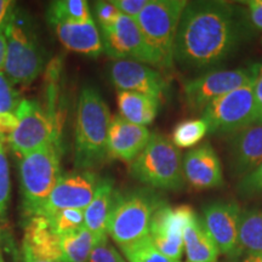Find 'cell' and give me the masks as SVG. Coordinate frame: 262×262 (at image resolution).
Instances as JSON below:
<instances>
[{"mask_svg": "<svg viewBox=\"0 0 262 262\" xmlns=\"http://www.w3.org/2000/svg\"><path fill=\"white\" fill-rule=\"evenodd\" d=\"M245 12L227 2L187 3L175 41V64L189 72H211L225 64L251 34Z\"/></svg>", "mask_w": 262, "mask_h": 262, "instance_id": "obj_1", "label": "cell"}, {"mask_svg": "<svg viewBox=\"0 0 262 262\" xmlns=\"http://www.w3.org/2000/svg\"><path fill=\"white\" fill-rule=\"evenodd\" d=\"M111 113L100 91L85 86L78 98L74 124L73 163L77 170H94L102 166L108 157V130Z\"/></svg>", "mask_w": 262, "mask_h": 262, "instance_id": "obj_2", "label": "cell"}, {"mask_svg": "<svg viewBox=\"0 0 262 262\" xmlns=\"http://www.w3.org/2000/svg\"><path fill=\"white\" fill-rule=\"evenodd\" d=\"M62 142L17 157L21 208L25 219L38 214L62 176Z\"/></svg>", "mask_w": 262, "mask_h": 262, "instance_id": "obj_3", "label": "cell"}, {"mask_svg": "<svg viewBox=\"0 0 262 262\" xmlns=\"http://www.w3.org/2000/svg\"><path fill=\"white\" fill-rule=\"evenodd\" d=\"M130 175L146 187L181 191L185 186L183 157L171 139L155 133L142 152L130 163Z\"/></svg>", "mask_w": 262, "mask_h": 262, "instance_id": "obj_4", "label": "cell"}, {"mask_svg": "<svg viewBox=\"0 0 262 262\" xmlns=\"http://www.w3.org/2000/svg\"><path fill=\"white\" fill-rule=\"evenodd\" d=\"M163 202V196L148 187L117 191L108 222V235L120 249L147 238L152 216Z\"/></svg>", "mask_w": 262, "mask_h": 262, "instance_id": "obj_5", "label": "cell"}, {"mask_svg": "<svg viewBox=\"0 0 262 262\" xmlns=\"http://www.w3.org/2000/svg\"><path fill=\"white\" fill-rule=\"evenodd\" d=\"M186 0H149L136 22L158 70L170 71L175 66V41Z\"/></svg>", "mask_w": 262, "mask_h": 262, "instance_id": "obj_6", "label": "cell"}, {"mask_svg": "<svg viewBox=\"0 0 262 262\" xmlns=\"http://www.w3.org/2000/svg\"><path fill=\"white\" fill-rule=\"evenodd\" d=\"M5 37L6 57L3 72L15 86L27 88L44 71L47 63L44 48L18 9L5 29Z\"/></svg>", "mask_w": 262, "mask_h": 262, "instance_id": "obj_7", "label": "cell"}, {"mask_svg": "<svg viewBox=\"0 0 262 262\" xmlns=\"http://www.w3.org/2000/svg\"><path fill=\"white\" fill-rule=\"evenodd\" d=\"M15 114L17 117V126L9 145L17 157L27 155L49 143L62 142L61 124L52 118L39 101L22 98Z\"/></svg>", "mask_w": 262, "mask_h": 262, "instance_id": "obj_8", "label": "cell"}, {"mask_svg": "<svg viewBox=\"0 0 262 262\" xmlns=\"http://www.w3.org/2000/svg\"><path fill=\"white\" fill-rule=\"evenodd\" d=\"M254 83L235 89L209 103L202 112L209 133L233 135L257 123Z\"/></svg>", "mask_w": 262, "mask_h": 262, "instance_id": "obj_9", "label": "cell"}, {"mask_svg": "<svg viewBox=\"0 0 262 262\" xmlns=\"http://www.w3.org/2000/svg\"><path fill=\"white\" fill-rule=\"evenodd\" d=\"M260 67L261 63H251L233 70H216L185 81L183 98L186 106L193 112L202 113L212 101L256 80Z\"/></svg>", "mask_w": 262, "mask_h": 262, "instance_id": "obj_10", "label": "cell"}, {"mask_svg": "<svg viewBox=\"0 0 262 262\" xmlns=\"http://www.w3.org/2000/svg\"><path fill=\"white\" fill-rule=\"evenodd\" d=\"M101 179L93 170H74L62 173L37 215L49 217L66 209L85 210L94 199Z\"/></svg>", "mask_w": 262, "mask_h": 262, "instance_id": "obj_11", "label": "cell"}, {"mask_svg": "<svg viewBox=\"0 0 262 262\" xmlns=\"http://www.w3.org/2000/svg\"><path fill=\"white\" fill-rule=\"evenodd\" d=\"M104 52L116 60L135 61L158 68L136 19L120 15L110 28L101 31Z\"/></svg>", "mask_w": 262, "mask_h": 262, "instance_id": "obj_12", "label": "cell"}, {"mask_svg": "<svg viewBox=\"0 0 262 262\" xmlns=\"http://www.w3.org/2000/svg\"><path fill=\"white\" fill-rule=\"evenodd\" d=\"M242 208L235 201H215L203 206V224L219 253L231 260L241 256L239 224Z\"/></svg>", "mask_w": 262, "mask_h": 262, "instance_id": "obj_13", "label": "cell"}, {"mask_svg": "<svg viewBox=\"0 0 262 262\" xmlns=\"http://www.w3.org/2000/svg\"><path fill=\"white\" fill-rule=\"evenodd\" d=\"M108 77L118 91L147 95L159 102L169 91V81L150 66L135 61L116 60L108 67Z\"/></svg>", "mask_w": 262, "mask_h": 262, "instance_id": "obj_14", "label": "cell"}, {"mask_svg": "<svg viewBox=\"0 0 262 262\" xmlns=\"http://www.w3.org/2000/svg\"><path fill=\"white\" fill-rule=\"evenodd\" d=\"M189 205L172 208L164 201L152 216L149 225V239L166 257L181 261L183 254V227Z\"/></svg>", "mask_w": 262, "mask_h": 262, "instance_id": "obj_15", "label": "cell"}, {"mask_svg": "<svg viewBox=\"0 0 262 262\" xmlns=\"http://www.w3.org/2000/svg\"><path fill=\"white\" fill-rule=\"evenodd\" d=\"M183 176L198 191L220 188L225 185L221 160L209 142L189 149L183 157Z\"/></svg>", "mask_w": 262, "mask_h": 262, "instance_id": "obj_16", "label": "cell"}, {"mask_svg": "<svg viewBox=\"0 0 262 262\" xmlns=\"http://www.w3.org/2000/svg\"><path fill=\"white\" fill-rule=\"evenodd\" d=\"M262 163V123H255L229 136L228 164L231 173L241 180Z\"/></svg>", "mask_w": 262, "mask_h": 262, "instance_id": "obj_17", "label": "cell"}, {"mask_svg": "<svg viewBox=\"0 0 262 262\" xmlns=\"http://www.w3.org/2000/svg\"><path fill=\"white\" fill-rule=\"evenodd\" d=\"M150 135L152 133L147 126L136 125L120 116H113L108 130V157L131 163L145 148Z\"/></svg>", "mask_w": 262, "mask_h": 262, "instance_id": "obj_18", "label": "cell"}, {"mask_svg": "<svg viewBox=\"0 0 262 262\" xmlns=\"http://www.w3.org/2000/svg\"><path fill=\"white\" fill-rule=\"evenodd\" d=\"M58 40L67 50L98 57L103 54V42L94 18L75 24H51Z\"/></svg>", "mask_w": 262, "mask_h": 262, "instance_id": "obj_19", "label": "cell"}, {"mask_svg": "<svg viewBox=\"0 0 262 262\" xmlns=\"http://www.w3.org/2000/svg\"><path fill=\"white\" fill-rule=\"evenodd\" d=\"M22 245L37 258L52 262L62 260L61 235L54 231L47 216L35 215L26 219Z\"/></svg>", "mask_w": 262, "mask_h": 262, "instance_id": "obj_20", "label": "cell"}, {"mask_svg": "<svg viewBox=\"0 0 262 262\" xmlns=\"http://www.w3.org/2000/svg\"><path fill=\"white\" fill-rule=\"evenodd\" d=\"M116 192L112 179H101L94 199L84 210L85 227L94 235L95 244L108 239V222L113 209Z\"/></svg>", "mask_w": 262, "mask_h": 262, "instance_id": "obj_21", "label": "cell"}, {"mask_svg": "<svg viewBox=\"0 0 262 262\" xmlns=\"http://www.w3.org/2000/svg\"><path fill=\"white\" fill-rule=\"evenodd\" d=\"M183 249L187 262H217V248L199 215L189 209L183 227Z\"/></svg>", "mask_w": 262, "mask_h": 262, "instance_id": "obj_22", "label": "cell"}, {"mask_svg": "<svg viewBox=\"0 0 262 262\" xmlns=\"http://www.w3.org/2000/svg\"><path fill=\"white\" fill-rule=\"evenodd\" d=\"M117 103L119 116L123 119L136 125L147 126L155 122L162 102L147 95L118 91Z\"/></svg>", "mask_w": 262, "mask_h": 262, "instance_id": "obj_23", "label": "cell"}, {"mask_svg": "<svg viewBox=\"0 0 262 262\" xmlns=\"http://www.w3.org/2000/svg\"><path fill=\"white\" fill-rule=\"evenodd\" d=\"M239 247L242 254H262V205L242 209Z\"/></svg>", "mask_w": 262, "mask_h": 262, "instance_id": "obj_24", "label": "cell"}, {"mask_svg": "<svg viewBox=\"0 0 262 262\" xmlns=\"http://www.w3.org/2000/svg\"><path fill=\"white\" fill-rule=\"evenodd\" d=\"M49 24H75L93 18L89 3L85 0H55L48 8Z\"/></svg>", "mask_w": 262, "mask_h": 262, "instance_id": "obj_25", "label": "cell"}, {"mask_svg": "<svg viewBox=\"0 0 262 262\" xmlns=\"http://www.w3.org/2000/svg\"><path fill=\"white\" fill-rule=\"evenodd\" d=\"M95 245L94 235L86 227L61 237V262H88Z\"/></svg>", "mask_w": 262, "mask_h": 262, "instance_id": "obj_26", "label": "cell"}, {"mask_svg": "<svg viewBox=\"0 0 262 262\" xmlns=\"http://www.w3.org/2000/svg\"><path fill=\"white\" fill-rule=\"evenodd\" d=\"M209 133L208 124L204 119L182 120L173 127L171 141L178 148H192L198 145Z\"/></svg>", "mask_w": 262, "mask_h": 262, "instance_id": "obj_27", "label": "cell"}, {"mask_svg": "<svg viewBox=\"0 0 262 262\" xmlns=\"http://www.w3.org/2000/svg\"><path fill=\"white\" fill-rule=\"evenodd\" d=\"M127 262H181L166 257L155 247L149 237H147L130 247L123 248Z\"/></svg>", "mask_w": 262, "mask_h": 262, "instance_id": "obj_28", "label": "cell"}, {"mask_svg": "<svg viewBox=\"0 0 262 262\" xmlns=\"http://www.w3.org/2000/svg\"><path fill=\"white\" fill-rule=\"evenodd\" d=\"M48 219L54 231L61 237L85 227L84 210H80V209H66V210L55 212Z\"/></svg>", "mask_w": 262, "mask_h": 262, "instance_id": "obj_29", "label": "cell"}, {"mask_svg": "<svg viewBox=\"0 0 262 262\" xmlns=\"http://www.w3.org/2000/svg\"><path fill=\"white\" fill-rule=\"evenodd\" d=\"M11 183H10L9 160L6 156L5 143L0 141V222H4L8 215Z\"/></svg>", "mask_w": 262, "mask_h": 262, "instance_id": "obj_30", "label": "cell"}, {"mask_svg": "<svg viewBox=\"0 0 262 262\" xmlns=\"http://www.w3.org/2000/svg\"><path fill=\"white\" fill-rule=\"evenodd\" d=\"M21 101V95L16 90L15 85L9 80L4 72H0V114L15 113Z\"/></svg>", "mask_w": 262, "mask_h": 262, "instance_id": "obj_31", "label": "cell"}, {"mask_svg": "<svg viewBox=\"0 0 262 262\" xmlns=\"http://www.w3.org/2000/svg\"><path fill=\"white\" fill-rule=\"evenodd\" d=\"M237 191L243 198H262V163L239 180Z\"/></svg>", "mask_w": 262, "mask_h": 262, "instance_id": "obj_32", "label": "cell"}, {"mask_svg": "<svg viewBox=\"0 0 262 262\" xmlns=\"http://www.w3.org/2000/svg\"><path fill=\"white\" fill-rule=\"evenodd\" d=\"M94 15L101 31L110 28L122 15L111 2H95Z\"/></svg>", "mask_w": 262, "mask_h": 262, "instance_id": "obj_33", "label": "cell"}, {"mask_svg": "<svg viewBox=\"0 0 262 262\" xmlns=\"http://www.w3.org/2000/svg\"><path fill=\"white\" fill-rule=\"evenodd\" d=\"M122 255L106 239L94 245L88 262H122Z\"/></svg>", "mask_w": 262, "mask_h": 262, "instance_id": "obj_34", "label": "cell"}, {"mask_svg": "<svg viewBox=\"0 0 262 262\" xmlns=\"http://www.w3.org/2000/svg\"><path fill=\"white\" fill-rule=\"evenodd\" d=\"M243 4L245 17L251 32H262V0H249Z\"/></svg>", "mask_w": 262, "mask_h": 262, "instance_id": "obj_35", "label": "cell"}, {"mask_svg": "<svg viewBox=\"0 0 262 262\" xmlns=\"http://www.w3.org/2000/svg\"><path fill=\"white\" fill-rule=\"evenodd\" d=\"M149 0H111V3L119 10L122 15L134 19L137 18L142 10L146 8Z\"/></svg>", "mask_w": 262, "mask_h": 262, "instance_id": "obj_36", "label": "cell"}, {"mask_svg": "<svg viewBox=\"0 0 262 262\" xmlns=\"http://www.w3.org/2000/svg\"><path fill=\"white\" fill-rule=\"evenodd\" d=\"M16 126H17V117L15 113L0 114V141L9 143Z\"/></svg>", "mask_w": 262, "mask_h": 262, "instance_id": "obj_37", "label": "cell"}, {"mask_svg": "<svg viewBox=\"0 0 262 262\" xmlns=\"http://www.w3.org/2000/svg\"><path fill=\"white\" fill-rule=\"evenodd\" d=\"M17 9L15 2L0 0V33H5V29L11 21L15 10Z\"/></svg>", "mask_w": 262, "mask_h": 262, "instance_id": "obj_38", "label": "cell"}, {"mask_svg": "<svg viewBox=\"0 0 262 262\" xmlns=\"http://www.w3.org/2000/svg\"><path fill=\"white\" fill-rule=\"evenodd\" d=\"M254 93H255V102H256V114L257 123H262V63L254 83Z\"/></svg>", "mask_w": 262, "mask_h": 262, "instance_id": "obj_39", "label": "cell"}, {"mask_svg": "<svg viewBox=\"0 0 262 262\" xmlns=\"http://www.w3.org/2000/svg\"><path fill=\"white\" fill-rule=\"evenodd\" d=\"M232 262H262V254H245L231 260Z\"/></svg>", "mask_w": 262, "mask_h": 262, "instance_id": "obj_40", "label": "cell"}, {"mask_svg": "<svg viewBox=\"0 0 262 262\" xmlns=\"http://www.w3.org/2000/svg\"><path fill=\"white\" fill-rule=\"evenodd\" d=\"M6 57V37L5 33H0V72L4 70Z\"/></svg>", "mask_w": 262, "mask_h": 262, "instance_id": "obj_41", "label": "cell"}, {"mask_svg": "<svg viewBox=\"0 0 262 262\" xmlns=\"http://www.w3.org/2000/svg\"><path fill=\"white\" fill-rule=\"evenodd\" d=\"M21 251H22V255H21L22 262H52V261H47V260H41V258L34 257L31 254V251H29L26 247H24V245H22Z\"/></svg>", "mask_w": 262, "mask_h": 262, "instance_id": "obj_42", "label": "cell"}, {"mask_svg": "<svg viewBox=\"0 0 262 262\" xmlns=\"http://www.w3.org/2000/svg\"><path fill=\"white\" fill-rule=\"evenodd\" d=\"M0 262H6V261H5V258H4V256H3V253H2V251H0Z\"/></svg>", "mask_w": 262, "mask_h": 262, "instance_id": "obj_43", "label": "cell"}, {"mask_svg": "<svg viewBox=\"0 0 262 262\" xmlns=\"http://www.w3.org/2000/svg\"><path fill=\"white\" fill-rule=\"evenodd\" d=\"M0 245H2V229H0ZM0 251H2V249H0Z\"/></svg>", "mask_w": 262, "mask_h": 262, "instance_id": "obj_44", "label": "cell"}, {"mask_svg": "<svg viewBox=\"0 0 262 262\" xmlns=\"http://www.w3.org/2000/svg\"><path fill=\"white\" fill-rule=\"evenodd\" d=\"M122 262H127V261L125 260V258H124V257H123V260H122Z\"/></svg>", "mask_w": 262, "mask_h": 262, "instance_id": "obj_45", "label": "cell"}, {"mask_svg": "<svg viewBox=\"0 0 262 262\" xmlns=\"http://www.w3.org/2000/svg\"><path fill=\"white\" fill-rule=\"evenodd\" d=\"M261 42H262V40H261Z\"/></svg>", "mask_w": 262, "mask_h": 262, "instance_id": "obj_46", "label": "cell"}]
</instances>
